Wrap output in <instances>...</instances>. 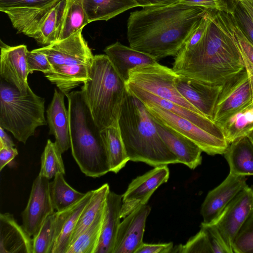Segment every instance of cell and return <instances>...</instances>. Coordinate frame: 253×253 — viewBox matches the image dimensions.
I'll use <instances>...</instances> for the list:
<instances>
[{
  "instance_id": "cell-3",
  "label": "cell",
  "mask_w": 253,
  "mask_h": 253,
  "mask_svg": "<svg viewBox=\"0 0 253 253\" xmlns=\"http://www.w3.org/2000/svg\"><path fill=\"white\" fill-rule=\"evenodd\" d=\"M118 122L129 161L154 167L179 163L160 137L144 104L128 92Z\"/></svg>"
},
{
  "instance_id": "cell-37",
  "label": "cell",
  "mask_w": 253,
  "mask_h": 253,
  "mask_svg": "<svg viewBox=\"0 0 253 253\" xmlns=\"http://www.w3.org/2000/svg\"><path fill=\"white\" fill-rule=\"evenodd\" d=\"M224 15L239 47L245 68L253 76V44L247 39L240 29L231 12H224Z\"/></svg>"
},
{
  "instance_id": "cell-14",
  "label": "cell",
  "mask_w": 253,
  "mask_h": 253,
  "mask_svg": "<svg viewBox=\"0 0 253 253\" xmlns=\"http://www.w3.org/2000/svg\"><path fill=\"white\" fill-rule=\"evenodd\" d=\"M28 51L24 44L11 46L1 42L0 78L22 94L27 93L30 88L27 80L29 74L27 63Z\"/></svg>"
},
{
  "instance_id": "cell-16",
  "label": "cell",
  "mask_w": 253,
  "mask_h": 253,
  "mask_svg": "<svg viewBox=\"0 0 253 253\" xmlns=\"http://www.w3.org/2000/svg\"><path fill=\"white\" fill-rule=\"evenodd\" d=\"M151 211L147 205L126 216L117 233L113 253H135L143 243L146 221Z\"/></svg>"
},
{
  "instance_id": "cell-11",
  "label": "cell",
  "mask_w": 253,
  "mask_h": 253,
  "mask_svg": "<svg viewBox=\"0 0 253 253\" xmlns=\"http://www.w3.org/2000/svg\"><path fill=\"white\" fill-rule=\"evenodd\" d=\"M253 213V188L247 186L211 223L217 229L230 253L238 231Z\"/></svg>"
},
{
  "instance_id": "cell-13",
  "label": "cell",
  "mask_w": 253,
  "mask_h": 253,
  "mask_svg": "<svg viewBox=\"0 0 253 253\" xmlns=\"http://www.w3.org/2000/svg\"><path fill=\"white\" fill-rule=\"evenodd\" d=\"M49 183L48 179L38 175L33 181L27 205L22 213V226L32 237L46 218L55 211L50 198Z\"/></svg>"
},
{
  "instance_id": "cell-4",
  "label": "cell",
  "mask_w": 253,
  "mask_h": 253,
  "mask_svg": "<svg viewBox=\"0 0 253 253\" xmlns=\"http://www.w3.org/2000/svg\"><path fill=\"white\" fill-rule=\"evenodd\" d=\"M65 95L68 101L72 155L86 176H102L110 171V166L100 131L82 91H73Z\"/></svg>"
},
{
  "instance_id": "cell-31",
  "label": "cell",
  "mask_w": 253,
  "mask_h": 253,
  "mask_svg": "<svg viewBox=\"0 0 253 253\" xmlns=\"http://www.w3.org/2000/svg\"><path fill=\"white\" fill-rule=\"evenodd\" d=\"M89 23L83 0H66L58 41L83 30Z\"/></svg>"
},
{
  "instance_id": "cell-27",
  "label": "cell",
  "mask_w": 253,
  "mask_h": 253,
  "mask_svg": "<svg viewBox=\"0 0 253 253\" xmlns=\"http://www.w3.org/2000/svg\"><path fill=\"white\" fill-rule=\"evenodd\" d=\"M100 134L109 160L110 171L117 173L129 161L119 122L100 130Z\"/></svg>"
},
{
  "instance_id": "cell-50",
  "label": "cell",
  "mask_w": 253,
  "mask_h": 253,
  "mask_svg": "<svg viewBox=\"0 0 253 253\" xmlns=\"http://www.w3.org/2000/svg\"><path fill=\"white\" fill-rule=\"evenodd\" d=\"M248 135L253 142V130Z\"/></svg>"
},
{
  "instance_id": "cell-42",
  "label": "cell",
  "mask_w": 253,
  "mask_h": 253,
  "mask_svg": "<svg viewBox=\"0 0 253 253\" xmlns=\"http://www.w3.org/2000/svg\"><path fill=\"white\" fill-rule=\"evenodd\" d=\"M60 0H0V10L41 7Z\"/></svg>"
},
{
  "instance_id": "cell-45",
  "label": "cell",
  "mask_w": 253,
  "mask_h": 253,
  "mask_svg": "<svg viewBox=\"0 0 253 253\" xmlns=\"http://www.w3.org/2000/svg\"><path fill=\"white\" fill-rule=\"evenodd\" d=\"M173 243L146 244L143 243L135 253H171Z\"/></svg>"
},
{
  "instance_id": "cell-2",
  "label": "cell",
  "mask_w": 253,
  "mask_h": 253,
  "mask_svg": "<svg viewBox=\"0 0 253 253\" xmlns=\"http://www.w3.org/2000/svg\"><path fill=\"white\" fill-rule=\"evenodd\" d=\"M207 11L179 3L132 12L127 22L129 46L157 61L174 57Z\"/></svg>"
},
{
  "instance_id": "cell-34",
  "label": "cell",
  "mask_w": 253,
  "mask_h": 253,
  "mask_svg": "<svg viewBox=\"0 0 253 253\" xmlns=\"http://www.w3.org/2000/svg\"><path fill=\"white\" fill-rule=\"evenodd\" d=\"M50 198L53 208L60 211L75 204L85 193H81L69 185L64 177V174L58 173L49 183Z\"/></svg>"
},
{
  "instance_id": "cell-18",
  "label": "cell",
  "mask_w": 253,
  "mask_h": 253,
  "mask_svg": "<svg viewBox=\"0 0 253 253\" xmlns=\"http://www.w3.org/2000/svg\"><path fill=\"white\" fill-rule=\"evenodd\" d=\"M126 86L127 92L138 98L142 103H148L160 107L191 121L214 136L226 140L221 127L205 116L160 98L132 84L126 83Z\"/></svg>"
},
{
  "instance_id": "cell-22",
  "label": "cell",
  "mask_w": 253,
  "mask_h": 253,
  "mask_svg": "<svg viewBox=\"0 0 253 253\" xmlns=\"http://www.w3.org/2000/svg\"><path fill=\"white\" fill-rule=\"evenodd\" d=\"M154 121L160 137L177 158L179 163L184 164L192 169L201 164L203 151L195 143L178 132Z\"/></svg>"
},
{
  "instance_id": "cell-30",
  "label": "cell",
  "mask_w": 253,
  "mask_h": 253,
  "mask_svg": "<svg viewBox=\"0 0 253 253\" xmlns=\"http://www.w3.org/2000/svg\"><path fill=\"white\" fill-rule=\"evenodd\" d=\"M110 191L108 183L104 184L99 188L93 190L90 199L80 214L70 243L90 226L99 212L104 208Z\"/></svg>"
},
{
  "instance_id": "cell-7",
  "label": "cell",
  "mask_w": 253,
  "mask_h": 253,
  "mask_svg": "<svg viewBox=\"0 0 253 253\" xmlns=\"http://www.w3.org/2000/svg\"><path fill=\"white\" fill-rule=\"evenodd\" d=\"M44 103V99L34 93L31 88L22 94L1 79L0 126L25 144L38 127L46 125Z\"/></svg>"
},
{
  "instance_id": "cell-28",
  "label": "cell",
  "mask_w": 253,
  "mask_h": 253,
  "mask_svg": "<svg viewBox=\"0 0 253 253\" xmlns=\"http://www.w3.org/2000/svg\"><path fill=\"white\" fill-rule=\"evenodd\" d=\"M83 4L90 23L108 21L138 6L135 0H83Z\"/></svg>"
},
{
  "instance_id": "cell-38",
  "label": "cell",
  "mask_w": 253,
  "mask_h": 253,
  "mask_svg": "<svg viewBox=\"0 0 253 253\" xmlns=\"http://www.w3.org/2000/svg\"><path fill=\"white\" fill-rule=\"evenodd\" d=\"M172 253H213L208 235L202 227L200 230L185 244L173 247Z\"/></svg>"
},
{
  "instance_id": "cell-8",
  "label": "cell",
  "mask_w": 253,
  "mask_h": 253,
  "mask_svg": "<svg viewBox=\"0 0 253 253\" xmlns=\"http://www.w3.org/2000/svg\"><path fill=\"white\" fill-rule=\"evenodd\" d=\"M177 75L172 68L156 61L130 69L126 83L202 115L178 91L175 84Z\"/></svg>"
},
{
  "instance_id": "cell-44",
  "label": "cell",
  "mask_w": 253,
  "mask_h": 253,
  "mask_svg": "<svg viewBox=\"0 0 253 253\" xmlns=\"http://www.w3.org/2000/svg\"><path fill=\"white\" fill-rule=\"evenodd\" d=\"M179 3L226 13L231 12V8L229 7L225 0H182Z\"/></svg>"
},
{
  "instance_id": "cell-24",
  "label": "cell",
  "mask_w": 253,
  "mask_h": 253,
  "mask_svg": "<svg viewBox=\"0 0 253 253\" xmlns=\"http://www.w3.org/2000/svg\"><path fill=\"white\" fill-rule=\"evenodd\" d=\"M104 51L126 82L130 69L138 65L150 64L157 61L151 56L119 42L106 46Z\"/></svg>"
},
{
  "instance_id": "cell-41",
  "label": "cell",
  "mask_w": 253,
  "mask_h": 253,
  "mask_svg": "<svg viewBox=\"0 0 253 253\" xmlns=\"http://www.w3.org/2000/svg\"><path fill=\"white\" fill-rule=\"evenodd\" d=\"M27 63L29 74L35 71H40L45 74L52 70L51 64L46 55L35 49L28 51Z\"/></svg>"
},
{
  "instance_id": "cell-10",
  "label": "cell",
  "mask_w": 253,
  "mask_h": 253,
  "mask_svg": "<svg viewBox=\"0 0 253 253\" xmlns=\"http://www.w3.org/2000/svg\"><path fill=\"white\" fill-rule=\"evenodd\" d=\"M253 100V76L244 68L224 84L212 121L217 125Z\"/></svg>"
},
{
  "instance_id": "cell-9",
  "label": "cell",
  "mask_w": 253,
  "mask_h": 253,
  "mask_svg": "<svg viewBox=\"0 0 253 253\" xmlns=\"http://www.w3.org/2000/svg\"><path fill=\"white\" fill-rule=\"evenodd\" d=\"M152 118L160 124L178 132L195 143L210 155L223 154L229 144L191 121L158 106L143 103Z\"/></svg>"
},
{
  "instance_id": "cell-6",
  "label": "cell",
  "mask_w": 253,
  "mask_h": 253,
  "mask_svg": "<svg viewBox=\"0 0 253 253\" xmlns=\"http://www.w3.org/2000/svg\"><path fill=\"white\" fill-rule=\"evenodd\" d=\"M35 50L45 54L51 64L52 70L44 76L65 95L88 79L94 55L82 30Z\"/></svg>"
},
{
  "instance_id": "cell-40",
  "label": "cell",
  "mask_w": 253,
  "mask_h": 253,
  "mask_svg": "<svg viewBox=\"0 0 253 253\" xmlns=\"http://www.w3.org/2000/svg\"><path fill=\"white\" fill-rule=\"evenodd\" d=\"M231 13L247 39L253 44V21L240 1L232 4Z\"/></svg>"
},
{
  "instance_id": "cell-12",
  "label": "cell",
  "mask_w": 253,
  "mask_h": 253,
  "mask_svg": "<svg viewBox=\"0 0 253 253\" xmlns=\"http://www.w3.org/2000/svg\"><path fill=\"white\" fill-rule=\"evenodd\" d=\"M169 176L167 165H162L133 179L123 195L121 218L140 206L146 205L156 189L167 182Z\"/></svg>"
},
{
  "instance_id": "cell-47",
  "label": "cell",
  "mask_w": 253,
  "mask_h": 253,
  "mask_svg": "<svg viewBox=\"0 0 253 253\" xmlns=\"http://www.w3.org/2000/svg\"><path fill=\"white\" fill-rule=\"evenodd\" d=\"M182 0H135L138 6H167L179 3Z\"/></svg>"
},
{
  "instance_id": "cell-21",
  "label": "cell",
  "mask_w": 253,
  "mask_h": 253,
  "mask_svg": "<svg viewBox=\"0 0 253 253\" xmlns=\"http://www.w3.org/2000/svg\"><path fill=\"white\" fill-rule=\"evenodd\" d=\"M0 253H33V241L9 213L0 214Z\"/></svg>"
},
{
  "instance_id": "cell-35",
  "label": "cell",
  "mask_w": 253,
  "mask_h": 253,
  "mask_svg": "<svg viewBox=\"0 0 253 253\" xmlns=\"http://www.w3.org/2000/svg\"><path fill=\"white\" fill-rule=\"evenodd\" d=\"M63 153L57 144L48 139L41 156V169L39 175L48 179L58 173H65L62 158Z\"/></svg>"
},
{
  "instance_id": "cell-15",
  "label": "cell",
  "mask_w": 253,
  "mask_h": 253,
  "mask_svg": "<svg viewBox=\"0 0 253 253\" xmlns=\"http://www.w3.org/2000/svg\"><path fill=\"white\" fill-rule=\"evenodd\" d=\"M247 186L246 176L229 173L226 178L206 196L201 209L202 223H212L230 202Z\"/></svg>"
},
{
  "instance_id": "cell-20",
  "label": "cell",
  "mask_w": 253,
  "mask_h": 253,
  "mask_svg": "<svg viewBox=\"0 0 253 253\" xmlns=\"http://www.w3.org/2000/svg\"><path fill=\"white\" fill-rule=\"evenodd\" d=\"M64 95L60 90L55 89L46 110L49 133L54 135L55 143L62 153L71 148L69 112L65 105Z\"/></svg>"
},
{
  "instance_id": "cell-43",
  "label": "cell",
  "mask_w": 253,
  "mask_h": 253,
  "mask_svg": "<svg viewBox=\"0 0 253 253\" xmlns=\"http://www.w3.org/2000/svg\"><path fill=\"white\" fill-rule=\"evenodd\" d=\"M201 227L206 231L213 253H230L216 227L212 224L201 223Z\"/></svg>"
},
{
  "instance_id": "cell-39",
  "label": "cell",
  "mask_w": 253,
  "mask_h": 253,
  "mask_svg": "<svg viewBox=\"0 0 253 253\" xmlns=\"http://www.w3.org/2000/svg\"><path fill=\"white\" fill-rule=\"evenodd\" d=\"M232 251L233 253H253V213L237 234Z\"/></svg>"
},
{
  "instance_id": "cell-32",
  "label": "cell",
  "mask_w": 253,
  "mask_h": 253,
  "mask_svg": "<svg viewBox=\"0 0 253 253\" xmlns=\"http://www.w3.org/2000/svg\"><path fill=\"white\" fill-rule=\"evenodd\" d=\"M66 0H59L48 12L35 40L45 46L58 41Z\"/></svg>"
},
{
  "instance_id": "cell-19",
  "label": "cell",
  "mask_w": 253,
  "mask_h": 253,
  "mask_svg": "<svg viewBox=\"0 0 253 253\" xmlns=\"http://www.w3.org/2000/svg\"><path fill=\"white\" fill-rule=\"evenodd\" d=\"M92 193L93 190L86 192L74 205L55 212V241L52 253H66L80 214Z\"/></svg>"
},
{
  "instance_id": "cell-33",
  "label": "cell",
  "mask_w": 253,
  "mask_h": 253,
  "mask_svg": "<svg viewBox=\"0 0 253 253\" xmlns=\"http://www.w3.org/2000/svg\"><path fill=\"white\" fill-rule=\"evenodd\" d=\"M104 210L105 207L90 226L70 244L66 253H95L101 235Z\"/></svg>"
},
{
  "instance_id": "cell-51",
  "label": "cell",
  "mask_w": 253,
  "mask_h": 253,
  "mask_svg": "<svg viewBox=\"0 0 253 253\" xmlns=\"http://www.w3.org/2000/svg\"><path fill=\"white\" fill-rule=\"evenodd\" d=\"M241 0H230L232 4L240 1Z\"/></svg>"
},
{
  "instance_id": "cell-29",
  "label": "cell",
  "mask_w": 253,
  "mask_h": 253,
  "mask_svg": "<svg viewBox=\"0 0 253 253\" xmlns=\"http://www.w3.org/2000/svg\"><path fill=\"white\" fill-rule=\"evenodd\" d=\"M228 144L253 130V100L218 125Z\"/></svg>"
},
{
  "instance_id": "cell-25",
  "label": "cell",
  "mask_w": 253,
  "mask_h": 253,
  "mask_svg": "<svg viewBox=\"0 0 253 253\" xmlns=\"http://www.w3.org/2000/svg\"><path fill=\"white\" fill-rule=\"evenodd\" d=\"M236 175H253V142L248 135L240 137L229 144L223 154Z\"/></svg>"
},
{
  "instance_id": "cell-17",
  "label": "cell",
  "mask_w": 253,
  "mask_h": 253,
  "mask_svg": "<svg viewBox=\"0 0 253 253\" xmlns=\"http://www.w3.org/2000/svg\"><path fill=\"white\" fill-rule=\"evenodd\" d=\"M175 84L186 100L203 115L212 121L222 85L205 84L179 75L176 76Z\"/></svg>"
},
{
  "instance_id": "cell-23",
  "label": "cell",
  "mask_w": 253,
  "mask_h": 253,
  "mask_svg": "<svg viewBox=\"0 0 253 253\" xmlns=\"http://www.w3.org/2000/svg\"><path fill=\"white\" fill-rule=\"evenodd\" d=\"M123 195L110 191L106 201L101 235L95 253H113L121 223Z\"/></svg>"
},
{
  "instance_id": "cell-26",
  "label": "cell",
  "mask_w": 253,
  "mask_h": 253,
  "mask_svg": "<svg viewBox=\"0 0 253 253\" xmlns=\"http://www.w3.org/2000/svg\"><path fill=\"white\" fill-rule=\"evenodd\" d=\"M58 1L41 7L12 9L5 11L4 13L18 33H22L35 40L48 12Z\"/></svg>"
},
{
  "instance_id": "cell-1",
  "label": "cell",
  "mask_w": 253,
  "mask_h": 253,
  "mask_svg": "<svg viewBox=\"0 0 253 253\" xmlns=\"http://www.w3.org/2000/svg\"><path fill=\"white\" fill-rule=\"evenodd\" d=\"M210 18L201 40L174 56L172 69L200 83L222 85L245 68L237 42L224 12L210 9Z\"/></svg>"
},
{
  "instance_id": "cell-36",
  "label": "cell",
  "mask_w": 253,
  "mask_h": 253,
  "mask_svg": "<svg viewBox=\"0 0 253 253\" xmlns=\"http://www.w3.org/2000/svg\"><path fill=\"white\" fill-rule=\"evenodd\" d=\"M55 212L46 218L33 237V253H52L55 241Z\"/></svg>"
},
{
  "instance_id": "cell-5",
  "label": "cell",
  "mask_w": 253,
  "mask_h": 253,
  "mask_svg": "<svg viewBox=\"0 0 253 253\" xmlns=\"http://www.w3.org/2000/svg\"><path fill=\"white\" fill-rule=\"evenodd\" d=\"M81 90L100 131L118 122L127 92L125 80L106 54L94 55Z\"/></svg>"
},
{
  "instance_id": "cell-48",
  "label": "cell",
  "mask_w": 253,
  "mask_h": 253,
  "mask_svg": "<svg viewBox=\"0 0 253 253\" xmlns=\"http://www.w3.org/2000/svg\"><path fill=\"white\" fill-rule=\"evenodd\" d=\"M15 144L10 137L0 126V148L5 147H14Z\"/></svg>"
},
{
  "instance_id": "cell-49",
  "label": "cell",
  "mask_w": 253,
  "mask_h": 253,
  "mask_svg": "<svg viewBox=\"0 0 253 253\" xmlns=\"http://www.w3.org/2000/svg\"><path fill=\"white\" fill-rule=\"evenodd\" d=\"M240 2L253 21V0H241Z\"/></svg>"
},
{
  "instance_id": "cell-46",
  "label": "cell",
  "mask_w": 253,
  "mask_h": 253,
  "mask_svg": "<svg viewBox=\"0 0 253 253\" xmlns=\"http://www.w3.org/2000/svg\"><path fill=\"white\" fill-rule=\"evenodd\" d=\"M18 155V151L14 147H5L0 148V170L2 169Z\"/></svg>"
}]
</instances>
